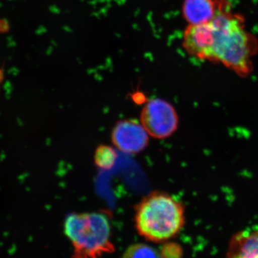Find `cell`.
I'll use <instances>...</instances> for the list:
<instances>
[{
	"mask_svg": "<svg viewBox=\"0 0 258 258\" xmlns=\"http://www.w3.org/2000/svg\"><path fill=\"white\" fill-rule=\"evenodd\" d=\"M183 47L192 57L221 63L247 77L252 71L258 42L246 30L243 17L229 10L208 23L189 25L183 35Z\"/></svg>",
	"mask_w": 258,
	"mask_h": 258,
	"instance_id": "obj_1",
	"label": "cell"
},
{
	"mask_svg": "<svg viewBox=\"0 0 258 258\" xmlns=\"http://www.w3.org/2000/svg\"><path fill=\"white\" fill-rule=\"evenodd\" d=\"M134 210L136 230L146 240L154 243L172 240L185 225L184 204L164 191L148 194Z\"/></svg>",
	"mask_w": 258,
	"mask_h": 258,
	"instance_id": "obj_2",
	"label": "cell"
},
{
	"mask_svg": "<svg viewBox=\"0 0 258 258\" xmlns=\"http://www.w3.org/2000/svg\"><path fill=\"white\" fill-rule=\"evenodd\" d=\"M63 229L74 248L73 257L96 258L115 251L109 214L103 210L71 213L64 220Z\"/></svg>",
	"mask_w": 258,
	"mask_h": 258,
	"instance_id": "obj_3",
	"label": "cell"
},
{
	"mask_svg": "<svg viewBox=\"0 0 258 258\" xmlns=\"http://www.w3.org/2000/svg\"><path fill=\"white\" fill-rule=\"evenodd\" d=\"M140 121L150 137L156 139L169 138L175 133L179 125V115L169 102L153 98L144 105Z\"/></svg>",
	"mask_w": 258,
	"mask_h": 258,
	"instance_id": "obj_4",
	"label": "cell"
},
{
	"mask_svg": "<svg viewBox=\"0 0 258 258\" xmlns=\"http://www.w3.org/2000/svg\"><path fill=\"white\" fill-rule=\"evenodd\" d=\"M149 137L140 120L136 119L119 120L111 132L112 143L118 151L127 154L143 152L149 145Z\"/></svg>",
	"mask_w": 258,
	"mask_h": 258,
	"instance_id": "obj_5",
	"label": "cell"
},
{
	"mask_svg": "<svg viewBox=\"0 0 258 258\" xmlns=\"http://www.w3.org/2000/svg\"><path fill=\"white\" fill-rule=\"evenodd\" d=\"M232 10L228 0H184V18L189 25H201L212 21L215 17Z\"/></svg>",
	"mask_w": 258,
	"mask_h": 258,
	"instance_id": "obj_6",
	"label": "cell"
},
{
	"mask_svg": "<svg viewBox=\"0 0 258 258\" xmlns=\"http://www.w3.org/2000/svg\"><path fill=\"white\" fill-rule=\"evenodd\" d=\"M227 256L258 258V229L240 231L232 236L229 243Z\"/></svg>",
	"mask_w": 258,
	"mask_h": 258,
	"instance_id": "obj_7",
	"label": "cell"
},
{
	"mask_svg": "<svg viewBox=\"0 0 258 258\" xmlns=\"http://www.w3.org/2000/svg\"><path fill=\"white\" fill-rule=\"evenodd\" d=\"M118 154L114 148L108 145L97 147L94 154V162L97 167L102 170H111L116 164Z\"/></svg>",
	"mask_w": 258,
	"mask_h": 258,
	"instance_id": "obj_8",
	"label": "cell"
},
{
	"mask_svg": "<svg viewBox=\"0 0 258 258\" xmlns=\"http://www.w3.org/2000/svg\"><path fill=\"white\" fill-rule=\"evenodd\" d=\"M123 257H159V252L151 246L137 243L129 246L123 254Z\"/></svg>",
	"mask_w": 258,
	"mask_h": 258,
	"instance_id": "obj_9",
	"label": "cell"
},
{
	"mask_svg": "<svg viewBox=\"0 0 258 258\" xmlns=\"http://www.w3.org/2000/svg\"><path fill=\"white\" fill-rule=\"evenodd\" d=\"M182 254L183 249L181 246L170 241L164 242L159 251V255L161 257H180Z\"/></svg>",
	"mask_w": 258,
	"mask_h": 258,
	"instance_id": "obj_10",
	"label": "cell"
}]
</instances>
